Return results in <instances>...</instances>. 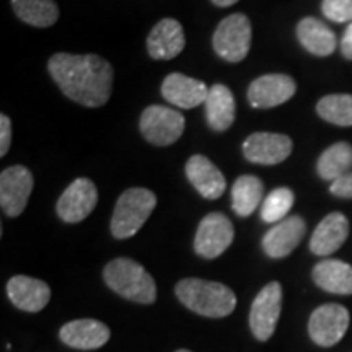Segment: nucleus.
I'll use <instances>...</instances> for the list:
<instances>
[{"instance_id": "nucleus-30", "label": "nucleus", "mask_w": 352, "mask_h": 352, "mask_svg": "<svg viewBox=\"0 0 352 352\" xmlns=\"http://www.w3.org/2000/svg\"><path fill=\"white\" fill-rule=\"evenodd\" d=\"M329 191H331V195L338 196V197L352 199V171L342 175L341 178L336 179V182H333Z\"/></svg>"}, {"instance_id": "nucleus-20", "label": "nucleus", "mask_w": 352, "mask_h": 352, "mask_svg": "<svg viewBox=\"0 0 352 352\" xmlns=\"http://www.w3.org/2000/svg\"><path fill=\"white\" fill-rule=\"evenodd\" d=\"M347 235H349V220L346 215L341 212L328 214L311 235V253L318 254V256H329L341 248L347 240Z\"/></svg>"}, {"instance_id": "nucleus-17", "label": "nucleus", "mask_w": 352, "mask_h": 352, "mask_svg": "<svg viewBox=\"0 0 352 352\" xmlns=\"http://www.w3.org/2000/svg\"><path fill=\"white\" fill-rule=\"evenodd\" d=\"M7 294L13 305L32 314L41 311L51 298L50 285L28 276L12 277L7 284Z\"/></svg>"}, {"instance_id": "nucleus-15", "label": "nucleus", "mask_w": 352, "mask_h": 352, "mask_svg": "<svg viewBox=\"0 0 352 352\" xmlns=\"http://www.w3.org/2000/svg\"><path fill=\"white\" fill-rule=\"evenodd\" d=\"M186 44L182 23L175 19H164L153 26L147 38V51L152 59L170 60L182 54Z\"/></svg>"}, {"instance_id": "nucleus-22", "label": "nucleus", "mask_w": 352, "mask_h": 352, "mask_svg": "<svg viewBox=\"0 0 352 352\" xmlns=\"http://www.w3.org/2000/svg\"><path fill=\"white\" fill-rule=\"evenodd\" d=\"M206 118L209 126L214 131L223 132L233 124L236 114V104L233 94L226 85H217L209 88L208 100H206Z\"/></svg>"}, {"instance_id": "nucleus-13", "label": "nucleus", "mask_w": 352, "mask_h": 352, "mask_svg": "<svg viewBox=\"0 0 352 352\" xmlns=\"http://www.w3.org/2000/svg\"><path fill=\"white\" fill-rule=\"evenodd\" d=\"M297 85L285 74H267L258 77L248 88V101L253 108L267 109L279 107L296 95Z\"/></svg>"}, {"instance_id": "nucleus-12", "label": "nucleus", "mask_w": 352, "mask_h": 352, "mask_svg": "<svg viewBox=\"0 0 352 352\" xmlns=\"http://www.w3.org/2000/svg\"><path fill=\"white\" fill-rule=\"evenodd\" d=\"M292 152V140L285 134L254 132L243 142V155L256 165H277Z\"/></svg>"}, {"instance_id": "nucleus-28", "label": "nucleus", "mask_w": 352, "mask_h": 352, "mask_svg": "<svg viewBox=\"0 0 352 352\" xmlns=\"http://www.w3.org/2000/svg\"><path fill=\"white\" fill-rule=\"evenodd\" d=\"M296 196L289 188H277L266 196L261 206V219L266 223H277L292 209Z\"/></svg>"}, {"instance_id": "nucleus-2", "label": "nucleus", "mask_w": 352, "mask_h": 352, "mask_svg": "<svg viewBox=\"0 0 352 352\" xmlns=\"http://www.w3.org/2000/svg\"><path fill=\"white\" fill-rule=\"evenodd\" d=\"M179 302L197 315L209 318H223L235 310L236 297L232 289L220 283L204 279H183L176 284Z\"/></svg>"}, {"instance_id": "nucleus-23", "label": "nucleus", "mask_w": 352, "mask_h": 352, "mask_svg": "<svg viewBox=\"0 0 352 352\" xmlns=\"http://www.w3.org/2000/svg\"><path fill=\"white\" fill-rule=\"evenodd\" d=\"M297 38L308 52L315 56H329L336 50V34L323 21L308 16L297 25Z\"/></svg>"}, {"instance_id": "nucleus-9", "label": "nucleus", "mask_w": 352, "mask_h": 352, "mask_svg": "<svg viewBox=\"0 0 352 352\" xmlns=\"http://www.w3.org/2000/svg\"><path fill=\"white\" fill-rule=\"evenodd\" d=\"M34 186L32 171L23 165L6 168L0 175V206L8 217H19L28 204Z\"/></svg>"}, {"instance_id": "nucleus-10", "label": "nucleus", "mask_w": 352, "mask_h": 352, "mask_svg": "<svg viewBox=\"0 0 352 352\" xmlns=\"http://www.w3.org/2000/svg\"><path fill=\"white\" fill-rule=\"evenodd\" d=\"M233 235L235 230L227 215L220 212L206 215L196 232V253L206 259L219 258L232 245Z\"/></svg>"}, {"instance_id": "nucleus-3", "label": "nucleus", "mask_w": 352, "mask_h": 352, "mask_svg": "<svg viewBox=\"0 0 352 352\" xmlns=\"http://www.w3.org/2000/svg\"><path fill=\"white\" fill-rule=\"evenodd\" d=\"M104 283L118 296L138 303H153L157 298V285L153 277L129 258H118L107 264L103 271Z\"/></svg>"}, {"instance_id": "nucleus-6", "label": "nucleus", "mask_w": 352, "mask_h": 352, "mask_svg": "<svg viewBox=\"0 0 352 352\" xmlns=\"http://www.w3.org/2000/svg\"><path fill=\"white\" fill-rule=\"evenodd\" d=\"M184 126L186 121L182 113L160 104L145 108L140 116V132L144 139L158 147L175 144L183 135Z\"/></svg>"}, {"instance_id": "nucleus-8", "label": "nucleus", "mask_w": 352, "mask_h": 352, "mask_svg": "<svg viewBox=\"0 0 352 352\" xmlns=\"http://www.w3.org/2000/svg\"><path fill=\"white\" fill-rule=\"evenodd\" d=\"M349 328V311L338 303L321 305L311 314L308 333L318 346L331 347L338 344Z\"/></svg>"}, {"instance_id": "nucleus-34", "label": "nucleus", "mask_w": 352, "mask_h": 352, "mask_svg": "<svg viewBox=\"0 0 352 352\" xmlns=\"http://www.w3.org/2000/svg\"><path fill=\"white\" fill-rule=\"evenodd\" d=\"M176 352H191V351H186V349H179V351H176Z\"/></svg>"}, {"instance_id": "nucleus-32", "label": "nucleus", "mask_w": 352, "mask_h": 352, "mask_svg": "<svg viewBox=\"0 0 352 352\" xmlns=\"http://www.w3.org/2000/svg\"><path fill=\"white\" fill-rule=\"evenodd\" d=\"M341 52L346 59L352 60V23L347 25L344 34L341 39Z\"/></svg>"}, {"instance_id": "nucleus-31", "label": "nucleus", "mask_w": 352, "mask_h": 352, "mask_svg": "<svg viewBox=\"0 0 352 352\" xmlns=\"http://www.w3.org/2000/svg\"><path fill=\"white\" fill-rule=\"evenodd\" d=\"M12 144V121L7 114L0 116V157H6Z\"/></svg>"}, {"instance_id": "nucleus-1", "label": "nucleus", "mask_w": 352, "mask_h": 352, "mask_svg": "<svg viewBox=\"0 0 352 352\" xmlns=\"http://www.w3.org/2000/svg\"><path fill=\"white\" fill-rule=\"evenodd\" d=\"M47 69L63 94L78 104L100 108L111 96L113 67L103 57L59 52L51 57Z\"/></svg>"}, {"instance_id": "nucleus-27", "label": "nucleus", "mask_w": 352, "mask_h": 352, "mask_svg": "<svg viewBox=\"0 0 352 352\" xmlns=\"http://www.w3.org/2000/svg\"><path fill=\"white\" fill-rule=\"evenodd\" d=\"M320 118L331 124L351 127L352 126V95H328L323 96L316 104Z\"/></svg>"}, {"instance_id": "nucleus-4", "label": "nucleus", "mask_w": 352, "mask_h": 352, "mask_svg": "<svg viewBox=\"0 0 352 352\" xmlns=\"http://www.w3.org/2000/svg\"><path fill=\"white\" fill-rule=\"evenodd\" d=\"M157 206V196L151 189L131 188L122 192L111 217L114 239H131L138 233Z\"/></svg>"}, {"instance_id": "nucleus-16", "label": "nucleus", "mask_w": 352, "mask_h": 352, "mask_svg": "<svg viewBox=\"0 0 352 352\" xmlns=\"http://www.w3.org/2000/svg\"><path fill=\"white\" fill-rule=\"evenodd\" d=\"M209 88L204 82L173 72L162 83V95L168 103L175 107L189 109L206 103L209 95Z\"/></svg>"}, {"instance_id": "nucleus-5", "label": "nucleus", "mask_w": 352, "mask_h": 352, "mask_svg": "<svg viewBox=\"0 0 352 352\" xmlns=\"http://www.w3.org/2000/svg\"><path fill=\"white\" fill-rule=\"evenodd\" d=\"M212 44L223 60L241 63L252 47V21L243 13L228 15L215 30Z\"/></svg>"}, {"instance_id": "nucleus-14", "label": "nucleus", "mask_w": 352, "mask_h": 352, "mask_svg": "<svg viewBox=\"0 0 352 352\" xmlns=\"http://www.w3.org/2000/svg\"><path fill=\"white\" fill-rule=\"evenodd\" d=\"M305 222L298 215L280 220L263 236L264 253L274 259L289 256L300 245L303 236H305Z\"/></svg>"}, {"instance_id": "nucleus-24", "label": "nucleus", "mask_w": 352, "mask_h": 352, "mask_svg": "<svg viewBox=\"0 0 352 352\" xmlns=\"http://www.w3.org/2000/svg\"><path fill=\"white\" fill-rule=\"evenodd\" d=\"M264 184L258 176L245 175L232 186V208L240 217L252 215L263 201Z\"/></svg>"}, {"instance_id": "nucleus-33", "label": "nucleus", "mask_w": 352, "mask_h": 352, "mask_svg": "<svg viewBox=\"0 0 352 352\" xmlns=\"http://www.w3.org/2000/svg\"><path fill=\"white\" fill-rule=\"evenodd\" d=\"M239 2V0H212V3L214 6H217V7H230V6H233V3H236Z\"/></svg>"}, {"instance_id": "nucleus-29", "label": "nucleus", "mask_w": 352, "mask_h": 352, "mask_svg": "<svg viewBox=\"0 0 352 352\" xmlns=\"http://www.w3.org/2000/svg\"><path fill=\"white\" fill-rule=\"evenodd\" d=\"M321 10L334 23H352V0H323Z\"/></svg>"}, {"instance_id": "nucleus-18", "label": "nucleus", "mask_w": 352, "mask_h": 352, "mask_svg": "<svg viewBox=\"0 0 352 352\" xmlns=\"http://www.w3.org/2000/svg\"><path fill=\"white\" fill-rule=\"evenodd\" d=\"M109 336H111V333H109L107 324L90 318L69 321L60 328L59 333L63 342H65L69 347L82 351L98 349V347L107 344Z\"/></svg>"}, {"instance_id": "nucleus-21", "label": "nucleus", "mask_w": 352, "mask_h": 352, "mask_svg": "<svg viewBox=\"0 0 352 352\" xmlns=\"http://www.w3.org/2000/svg\"><path fill=\"white\" fill-rule=\"evenodd\" d=\"M315 284L338 296L352 294V266L340 259H323L314 267Z\"/></svg>"}, {"instance_id": "nucleus-26", "label": "nucleus", "mask_w": 352, "mask_h": 352, "mask_svg": "<svg viewBox=\"0 0 352 352\" xmlns=\"http://www.w3.org/2000/svg\"><path fill=\"white\" fill-rule=\"evenodd\" d=\"M352 168V145L338 142L327 148L318 158V175L328 182H336L342 175L349 173Z\"/></svg>"}, {"instance_id": "nucleus-19", "label": "nucleus", "mask_w": 352, "mask_h": 352, "mask_svg": "<svg viewBox=\"0 0 352 352\" xmlns=\"http://www.w3.org/2000/svg\"><path fill=\"white\" fill-rule=\"evenodd\" d=\"M186 176L206 199H217L227 188L226 176L204 155H192L186 162Z\"/></svg>"}, {"instance_id": "nucleus-7", "label": "nucleus", "mask_w": 352, "mask_h": 352, "mask_svg": "<svg viewBox=\"0 0 352 352\" xmlns=\"http://www.w3.org/2000/svg\"><path fill=\"white\" fill-rule=\"evenodd\" d=\"M283 308V287L279 283H270L259 290L250 311V327L254 338L267 341L274 334L277 320Z\"/></svg>"}, {"instance_id": "nucleus-25", "label": "nucleus", "mask_w": 352, "mask_h": 352, "mask_svg": "<svg viewBox=\"0 0 352 352\" xmlns=\"http://www.w3.org/2000/svg\"><path fill=\"white\" fill-rule=\"evenodd\" d=\"M13 12L25 23L47 28L59 19V7L54 0H12Z\"/></svg>"}, {"instance_id": "nucleus-11", "label": "nucleus", "mask_w": 352, "mask_h": 352, "mask_svg": "<svg viewBox=\"0 0 352 352\" xmlns=\"http://www.w3.org/2000/svg\"><path fill=\"white\" fill-rule=\"evenodd\" d=\"M98 204V191L95 183L88 178H77L67 186L57 201V215L67 223L85 220Z\"/></svg>"}]
</instances>
